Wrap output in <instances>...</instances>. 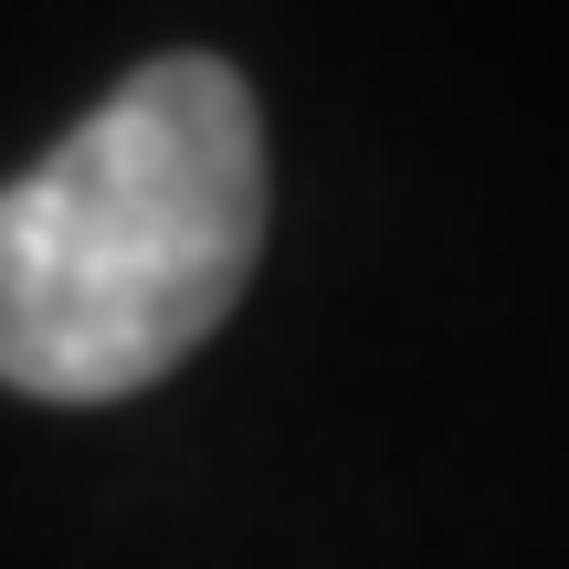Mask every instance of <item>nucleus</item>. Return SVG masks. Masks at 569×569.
<instances>
[{
  "label": "nucleus",
  "mask_w": 569,
  "mask_h": 569,
  "mask_svg": "<svg viewBox=\"0 0 569 569\" xmlns=\"http://www.w3.org/2000/svg\"><path fill=\"white\" fill-rule=\"evenodd\" d=\"M264 253V117L211 53H159L0 190V380L127 401L243 306Z\"/></svg>",
  "instance_id": "nucleus-1"
}]
</instances>
